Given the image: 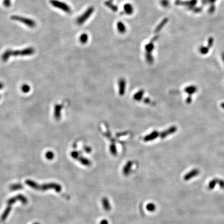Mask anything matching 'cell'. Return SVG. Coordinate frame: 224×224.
<instances>
[{
    "label": "cell",
    "mask_w": 224,
    "mask_h": 224,
    "mask_svg": "<svg viewBox=\"0 0 224 224\" xmlns=\"http://www.w3.org/2000/svg\"><path fill=\"white\" fill-rule=\"evenodd\" d=\"M146 209L149 212H153L156 210V206L153 203H149L146 205Z\"/></svg>",
    "instance_id": "12"
},
{
    "label": "cell",
    "mask_w": 224,
    "mask_h": 224,
    "mask_svg": "<svg viewBox=\"0 0 224 224\" xmlns=\"http://www.w3.org/2000/svg\"><path fill=\"white\" fill-rule=\"evenodd\" d=\"M159 135V133L158 132H157V131H153L150 134H149L147 136H146L144 138V141L145 142L152 141L153 140H155L157 138H158Z\"/></svg>",
    "instance_id": "8"
},
{
    "label": "cell",
    "mask_w": 224,
    "mask_h": 224,
    "mask_svg": "<svg viewBox=\"0 0 224 224\" xmlns=\"http://www.w3.org/2000/svg\"><path fill=\"white\" fill-rule=\"evenodd\" d=\"M100 224H109V222L107 219H104L100 221Z\"/></svg>",
    "instance_id": "17"
},
{
    "label": "cell",
    "mask_w": 224,
    "mask_h": 224,
    "mask_svg": "<svg viewBox=\"0 0 224 224\" xmlns=\"http://www.w3.org/2000/svg\"><path fill=\"white\" fill-rule=\"evenodd\" d=\"M109 149H110V153H111V154L112 155L116 156L117 155V148H116V145L115 144H111L110 146Z\"/></svg>",
    "instance_id": "15"
},
{
    "label": "cell",
    "mask_w": 224,
    "mask_h": 224,
    "mask_svg": "<svg viewBox=\"0 0 224 224\" xmlns=\"http://www.w3.org/2000/svg\"><path fill=\"white\" fill-rule=\"evenodd\" d=\"M198 174V171L197 170H193L192 171H191V172H189V173H188L187 174H186L185 176H184V180L185 181H188L189 180L191 179L192 177H193L194 176H196V174Z\"/></svg>",
    "instance_id": "10"
},
{
    "label": "cell",
    "mask_w": 224,
    "mask_h": 224,
    "mask_svg": "<svg viewBox=\"0 0 224 224\" xmlns=\"http://www.w3.org/2000/svg\"><path fill=\"white\" fill-rule=\"evenodd\" d=\"M3 5L6 7H10L11 5V0H3Z\"/></svg>",
    "instance_id": "16"
},
{
    "label": "cell",
    "mask_w": 224,
    "mask_h": 224,
    "mask_svg": "<svg viewBox=\"0 0 224 224\" xmlns=\"http://www.w3.org/2000/svg\"><path fill=\"white\" fill-rule=\"evenodd\" d=\"M144 93V91L143 90H141L139 91L134 95V97H133L134 99L136 101H140L143 97Z\"/></svg>",
    "instance_id": "11"
},
{
    "label": "cell",
    "mask_w": 224,
    "mask_h": 224,
    "mask_svg": "<svg viewBox=\"0 0 224 224\" xmlns=\"http://www.w3.org/2000/svg\"><path fill=\"white\" fill-rule=\"evenodd\" d=\"M35 224H37V223H35ZM37 224H39V223H37Z\"/></svg>",
    "instance_id": "18"
},
{
    "label": "cell",
    "mask_w": 224,
    "mask_h": 224,
    "mask_svg": "<svg viewBox=\"0 0 224 224\" xmlns=\"http://www.w3.org/2000/svg\"><path fill=\"white\" fill-rule=\"evenodd\" d=\"M196 90H197L196 87L195 86H193L187 87L185 89V92L188 93V94H189V95H192L193 93H195L196 92Z\"/></svg>",
    "instance_id": "13"
},
{
    "label": "cell",
    "mask_w": 224,
    "mask_h": 224,
    "mask_svg": "<svg viewBox=\"0 0 224 224\" xmlns=\"http://www.w3.org/2000/svg\"><path fill=\"white\" fill-rule=\"evenodd\" d=\"M176 130H177V128L175 126L171 127L170 128H168L167 129L164 131L163 132H162L160 135V137L162 139H164L166 137L175 133L176 131Z\"/></svg>",
    "instance_id": "5"
},
{
    "label": "cell",
    "mask_w": 224,
    "mask_h": 224,
    "mask_svg": "<svg viewBox=\"0 0 224 224\" xmlns=\"http://www.w3.org/2000/svg\"><path fill=\"white\" fill-rule=\"evenodd\" d=\"M118 87H119V94L121 96H122L125 93L126 87V82L124 79H121L119 80L118 82Z\"/></svg>",
    "instance_id": "7"
},
{
    "label": "cell",
    "mask_w": 224,
    "mask_h": 224,
    "mask_svg": "<svg viewBox=\"0 0 224 224\" xmlns=\"http://www.w3.org/2000/svg\"><path fill=\"white\" fill-rule=\"evenodd\" d=\"M102 204L103 209L106 211H109L111 210V205L107 197H103L102 199Z\"/></svg>",
    "instance_id": "9"
},
{
    "label": "cell",
    "mask_w": 224,
    "mask_h": 224,
    "mask_svg": "<svg viewBox=\"0 0 224 224\" xmlns=\"http://www.w3.org/2000/svg\"><path fill=\"white\" fill-rule=\"evenodd\" d=\"M50 3L53 6L63 10L66 13L70 14L72 12L71 7L64 2L58 0H50Z\"/></svg>",
    "instance_id": "3"
},
{
    "label": "cell",
    "mask_w": 224,
    "mask_h": 224,
    "mask_svg": "<svg viewBox=\"0 0 224 224\" xmlns=\"http://www.w3.org/2000/svg\"><path fill=\"white\" fill-rule=\"evenodd\" d=\"M88 40V36L86 33H84V34H82L81 36H80V42H81V43H82L83 44H86Z\"/></svg>",
    "instance_id": "14"
},
{
    "label": "cell",
    "mask_w": 224,
    "mask_h": 224,
    "mask_svg": "<svg viewBox=\"0 0 224 224\" xmlns=\"http://www.w3.org/2000/svg\"><path fill=\"white\" fill-rule=\"evenodd\" d=\"M35 52V49L32 47H28L21 50H12L8 49L6 50L2 56V59L4 61H7L10 56H18V55H30L33 54Z\"/></svg>",
    "instance_id": "1"
},
{
    "label": "cell",
    "mask_w": 224,
    "mask_h": 224,
    "mask_svg": "<svg viewBox=\"0 0 224 224\" xmlns=\"http://www.w3.org/2000/svg\"><path fill=\"white\" fill-rule=\"evenodd\" d=\"M133 165V162L129 161L124 165L122 169V173L125 176H128L131 171V169Z\"/></svg>",
    "instance_id": "6"
},
{
    "label": "cell",
    "mask_w": 224,
    "mask_h": 224,
    "mask_svg": "<svg viewBox=\"0 0 224 224\" xmlns=\"http://www.w3.org/2000/svg\"><path fill=\"white\" fill-rule=\"evenodd\" d=\"M11 19L13 20L20 22L30 28H34L36 26L35 21L30 18L24 17L22 16H19L14 15L11 17Z\"/></svg>",
    "instance_id": "2"
},
{
    "label": "cell",
    "mask_w": 224,
    "mask_h": 224,
    "mask_svg": "<svg viewBox=\"0 0 224 224\" xmlns=\"http://www.w3.org/2000/svg\"><path fill=\"white\" fill-rule=\"evenodd\" d=\"M92 12V8H89L87 11H86L83 15L80 16L77 19V23L79 25H82L83 24L87 19L89 17Z\"/></svg>",
    "instance_id": "4"
}]
</instances>
